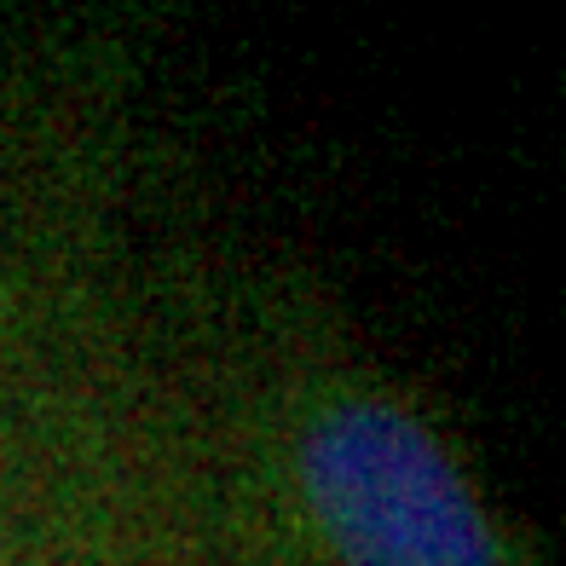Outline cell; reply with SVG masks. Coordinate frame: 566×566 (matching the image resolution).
<instances>
[{"instance_id": "6da1fadb", "label": "cell", "mask_w": 566, "mask_h": 566, "mask_svg": "<svg viewBox=\"0 0 566 566\" xmlns=\"http://www.w3.org/2000/svg\"><path fill=\"white\" fill-rule=\"evenodd\" d=\"M301 485L342 566H497V537L446 446L388 399H342L306 428Z\"/></svg>"}]
</instances>
